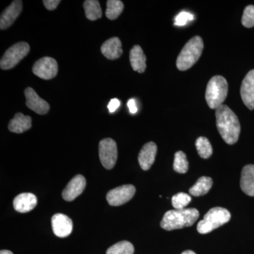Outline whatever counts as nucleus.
<instances>
[{"mask_svg": "<svg viewBox=\"0 0 254 254\" xmlns=\"http://www.w3.org/2000/svg\"><path fill=\"white\" fill-rule=\"evenodd\" d=\"M0 254H13L11 251L9 250H1L0 252Z\"/></svg>", "mask_w": 254, "mask_h": 254, "instance_id": "473e14b6", "label": "nucleus"}, {"mask_svg": "<svg viewBox=\"0 0 254 254\" xmlns=\"http://www.w3.org/2000/svg\"><path fill=\"white\" fill-rule=\"evenodd\" d=\"M86 181L85 177L78 175L71 179L67 186L64 190L63 197L66 201H72L81 195L86 188Z\"/></svg>", "mask_w": 254, "mask_h": 254, "instance_id": "ddd939ff", "label": "nucleus"}, {"mask_svg": "<svg viewBox=\"0 0 254 254\" xmlns=\"http://www.w3.org/2000/svg\"><path fill=\"white\" fill-rule=\"evenodd\" d=\"M182 254H196L193 251L187 250L184 252Z\"/></svg>", "mask_w": 254, "mask_h": 254, "instance_id": "72a5a7b5", "label": "nucleus"}, {"mask_svg": "<svg viewBox=\"0 0 254 254\" xmlns=\"http://www.w3.org/2000/svg\"><path fill=\"white\" fill-rule=\"evenodd\" d=\"M231 214L227 209L215 207L205 214L204 218L198 222L197 230L200 234H208L230 221Z\"/></svg>", "mask_w": 254, "mask_h": 254, "instance_id": "39448f33", "label": "nucleus"}, {"mask_svg": "<svg viewBox=\"0 0 254 254\" xmlns=\"http://www.w3.org/2000/svg\"><path fill=\"white\" fill-rule=\"evenodd\" d=\"M32 127L31 117L21 113H16L14 118L9 122L8 128L10 131L16 133H22L30 129Z\"/></svg>", "mask_w": 254, "mask_h": 254, "instance_id": "6ab92c4d", "label": "nucleus"}, {"mask_svg": "<svg viewBox=\"0 0 254 254\" xmlns=\"http://www.w3.org/2000/svg\"><path fill=\"white\" fill-rule=\"evenodd\" d=\"M131 67L138 73H143L146 68V57L139 46H134L131 48L129 54Z\"/></svg>", "mask_w": 254, "mask_h": 254, "instance_id": "aec40b11", "label": "nucleus"}, {"mask_svg": "<svg viewBox=\"0 0 254 254\" xmlns=\"http://www.w3.org/2000/svg\"><path fill=\"white\" fill-rule=\"evenodd\" d=\"M116 142L110 138H104L99 143V157L102 165L107 170L115 167L118 160Z\"/></svg>", "mask_w": 254, "mask_h": 254, "instance_id": "0eeeda50", "label": "nucleus"}, {"mask_svg": "<svg viewBox=\"0 0 254 254\" xmlns=\"http://www.w3.org/2000/svg\"><path fill=\"white\" fill-rule=\"evenodd\" d=\"M240 186L246 194L254 196V165H247L241 175Z\"/></svg>", "mask_w": 254, "mask_h": 254, "instance_id": "a211bd4d", "label": "nucleus"}, {"mask_svg": "<svg viewBox=\"0 0 254 254\" xmlns=\"http://www.w3.org/2000/svg\"><path fill=\"white\" fill-rule=\"evenodd\" d=\"M244 103L249 109H254V69L251 70L242 81L240 90Z\"/></svg>", "mask_w": 254, "mask_h": 254, "instance_id": "4468645a", "label": "nucleus"}, {"mask_svg": "<svg viewBox=\"0 0 254 254\" xmlns=\"http://www.w3.org/2000/svg\"><path fill=\"white\" fill-rule=\"evenodd\" d=\"M38 203L36 195L31 193L18 194L13 201L14 208L18 213H25L31 211Z\"/></svg>", "mask_w": 254, "mask_h": 254, "instance_id": "f3484780", "label": "nucleus"}, {"mask_svg": "<svg viewBox=\"0 0 254 254\" xmlns=\"http://www.w3.org/2000/svg\"><path fill=\"white\" fill-rule=\"evenodd\" d=\"M52 227L57 237L64 238L72 232V220L64 214L57 213L52 218Z\"/></svg>", "mask_w": 254, "mask_h": 254, "instance_id": "9b49d317", "label": "nucleus"}, {"mask_svg": "<svg viewBox=\"0 0 254 254\" xmlns=\"http://www.w3.org/2000/svg\"><path fill=\"white\" fill-rule=\"evenodd\" d=\"M217 128L222 139L227 144H235L238 141L241 131L239 119L228 106L222 105L215 111Z\"/></svg>", "mask_w": 254, "mask_h": 254, "instance_id": "f257e3e1", "label": "nucleus"}, {"mask_svg": "<svg viewBox=\"0 0 254 254\" xmlns=\"http://www.w3.org/2000/svg\"><path fill=\"white\" fill-rule=\"evenodd\" d=\"M242 23L245 27L252 28L254 26V6L249 5L245 8L242 16Z\"/></svg>", "mask_w": 254, "mask_h": 254, "instance_id": "cd10ccee", "label": "nucleus"}, {"mask_svg": "<svg viewBox=\"0 0 254 254\" xmlns=\"http://www.w3.org/2000/svg\"><path fill=\"white\" fill-rule=\"evenodd\" d=\"M124 10L123 1L120 0H108L107 1V9L105 15L110 20H115L119 17Z\"/></svg>", "mask_w": 254, "mask_h": 254, "instance_id": "5701e85b", "label": "nucleus"}, {"mask_svg": "<svg viewBox=\"0 0 254 254\" xmlns=\"http://www.w3.org/2000/svg\"><path fill=\"white\" fill-rule=\"evenodd\" d=\"M213 186V180L210 177H201L195 182L194 185L190 188V193L194 196H200L206 194Z\"/></svg>", "mask_w": 254, "mask_h": 254, "instance_id": "412c9836", "label": "nucleus"}, {"mask_svg": "<svg viewBox=\"0 0 254 254\" xmlns=\"http://www.w3.org/2000/svg\"><path fill=\"white\" fill-rule=\"evenodd\" d=\"M86 18L91 21H95L103 16V11L100 2L97 0H86L83 3Z\"/></svg>", "mask_w": 254, "mask_h": 254, "instance_id": "4be33fe9", "label": "nucleus"}, {"mask_svg": "<svg viewBox=\"0 0 254 254\" xmlns=\"http://www.w3.org/2000/svg\"><path fill=\"white\" fill-rule=\"evenodd\" d=\"M197 151L200 158L207 159L213 154V148L208 138L205 137H199L195 141Z\"/></svg>", "mask_w": 254, "mask_h": 254, "instance_id": "b1692460", "label": "nucleus"}, {"mask_svg": "<svg viewBox=\"0 0 254 254\" xmlns=\"http://www.w3.org/2000/svg\"><path fill=\"white\" fill-rule=\"evenodd\" d=\"M228 93V83L222 76H213L209 81L205 91V100L209 108H218L223 105Z\"/></svg>", "mask_w": 254, "mask_h": 254, "instance_id": "20e7f679", "label": "nucleus"}, {"mask_svg": "<svg viewBox=\"0 0 254 254\" xmlns=\"http://www.w3.org/2000/svg\"><path fill=\"white\" fill-rule=\"evenodd\" d=\"M23 2L21 0H15L6 8L0 16V28L5 30L10 27L21 14Z\"/></svg>", "mask_w": 254, "mask_h": 254, "instance_id": "f8f14e48", "label": "nucleus"}, {"mask_svg": "<svg viewBox=\"0 0 254 254\" xmlns=\"http://www.w3.org/2000/svg\"><path fill=\"white\" fill-rule=\"evenodd\" d=\"M174 170L178 173H186L189 170V163L187 155L184 152L177 151L175 155L173 165Z\"/></svg>", "mask_w": 254, "mask_h": 254, "instance_id": "a878e982", "label": "nucleus"}, {"mask_svg": "<svg viewBox=\"0 0 254 254\" xmlns=\"http://www.w3.org/2000/svg\"><path fill=\"white\" fill-rule=\"evenodd\" d=\"M43 2L47 9L53 11L58 7L61 1L60 0H43Z\"/></svg>", "mask_w": 254, "mask_h": 254, "instance_id": "c756f323", "label": "nucleus"}, {"mask_svg": "<svg viewBox=\"0 0 254 254\" xmlns=\"http://www.w3.org/2000/svg\"><path fill=\"white\" fill-rule=\"evenodd\" d=\"M190 200L191 198L190 195L181 192L173 195L172 198V204L176 210H182V209H185V207L190 204Z\"/></svg>", "mask_w": 254, "mask_h": 254, "instance_id": "bb28decb", "label": "nucleus"}, {"mask_svg": "<svg viewBox=\"0 0 254 254\" xmlns=\"http://www.w3.org/2000/svg\"><path fill=\"white\" fill-rule=\"evenodd\" d=\"M33 72L42 79H52L58 74V63L53 58L45 57L35 63L33 66Z\"/></svg>", "mask_w": 254, "mask_h": 254, "instance_id": "6e6552de", "label": "nucleus"}, {"mask_svg": "<svg viewBox=\"0 0 254 254\" xmlns=\"http://www.w3.org/2000/svg\"><path fill=\"white\" fill-rule=\"evenodd\" d=\"M194 19V16L187 11H182L180 14H177L175 18V25L177 26H184L187 23L193 21Z\"/></svg>", "mask_w": 254, "mask_h": 254, "instance_id": "c85d7f7f", "label": "nucleus"}, {"mask_svg": "<svg viewBox=\"0 0 254 254\" xmlns=\"http://www.w3.org/2000/svg\"><path fill=\"white\" fill-rule=\"evenodd\" d=\"M203 50V42L200 36H194L185 45L177 60V67L186 71L199 60Z\"/></svg>", "mask_w": 254, "mask_h": 254, "instance_id": "7ed1b4c3", "label": "nucleus"}, {"mask_svg": "<svg viewBox=\"0 0 254 254\" xmlns=\"http://www.w3.org/2000/svg\"><path fill=\"white\" fill-rule=\"evenodd\" d=\"M127 106H128V110H129V112L131 114H136L138 112L136 101L133 98H131V99L127 102Z\"/></svg>", "mask_w": 254, "mask_h": 254, "instance_id": "2f4dec72", "label": "nucleus"}, {"mask_svg": "<svg viewBox=\"0 0 254 254\" xmlns=\"http://www.w3.org/2000/svg\"><path fill=\"white\" fill-rule=\"evenodd\" d=\"M136 193V188L131 185H123L110 190L107 194L108 203L112 206H120L129 201Z\"/></svg>", "mask_w": 254, "mask_h": 254, "instance_id": "1a4fd4ad", "label": "nucleus"}, {"mask_svg": "<svg viewBox=\"0 0 254 254\" xmlns=\"http://www.w3.org/2000/svg\"><path fill=\"white\" fill-rule=\"evenodd\" d=\"M198 217L199 212L195 208L169 210L164 215L160 226L168 231L190 227L194 224Z\"/></svg>", "mask_w": 254, "mask_h": 254, "instance_id": "f03ea898", "label": "nucleus"}, {"mask_svg": "<svg viewBox=\"0 0 254 254\" xmlns=\"http://www.w3.org/2000/svg\"><path fill=\"white\" fill-rule=\"evenodd\" d=\"M134 247L128 241H122L110 247L106 254H133Z\"/></svg>", "mask_w": 254, "mask_h": 254, "instance_id": "393cba45", "label": "nucleus"}, {"mask_svg": "<svg viewBox=\"0 0 254 254\" xmlns=\"http://www.w3.org/2000/svg\"><path fill=\"white\" fill-rule=\"evenodd\" d=\"M157 145L153 142L145 143L141 148L138 160L140 166L143 170H148L154 163L157 154Z\"/></svg>", "mask_w": 254, "mask_h": 254, "instance_id": "2eb2a0df", "label": "nucleus"}, {"mask_svg": "<svg viewBox=\"0 0 254 254\" xmlns=\"http://www.w3.org/2000/svg\"><path fill=\"white\" fill-rule=\"evenodd\" d=\"M30 46L26 42H19L10 47L0 60V67L3 70L11 69L27 56Z\"/></svg>", "mask_w": 254, "mask_h": 254, "instance_id": "423d86ee", "label": "nucleus"}, {"mask_svg": "<svg viewBox=\"0 0 254 254\" xmlns=\"http://www.w3.org/2000/svg\"><path fill=\"white\" fill-rule=\"evenodd\" d=\"M100 50L102 54L110 60L118 59L123 53V45L118 37H113L105 41Z\"/></svg>", "mask_w": 254, "mask_h": 254, "instance_id": "dca6fc26", "label": "nucleus"}, {"mask_svg": "<svg viewBox=\"0 0 254 254\" xmlns=\"http://www.w3.org/2000/svg\"><path fill=\"white\" fill-rule=\"evenodd\" d=\"M120 105H121V102L118 98H113V99L110 100L109 104L108 105V108L109 110L110 113H115L118 109Z\"/></svg>", "mask_w": 254, "mask_h": 254, "instance_id": "7c9ffc66", "label": "nucleus"}, {"mask_svg": "<svg viewBox=\"0 0 254 254\" xmlns=\"http://www.w3.org/2000/svg\"><path fill=\"white\" fill-rule=\"evenodd\" d=\"M26 97V105L29 109L38 114V115H46L50 110V105L46 100L40 98L36 91L31 88H26L24 91Z\"/></svg>", "mask_w": 254, "mask_h": 254, "instance_id": "9d476101", "label": "nucleus"}]
</instances>
